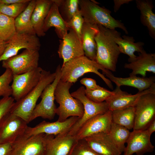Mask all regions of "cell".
<instances>
[{
    "mask_svg": "<svg viewBox=\"0 0 155 155\" xmlns=\"http://www.w3.org/2000/svg\"><path fill=\"white\" fill-rule=\"evenodd\" d=\"M53 3L52 0H36L31 20L35 33L38 36L45 35L42 30L43 26Z\"/></svg>",
    "mask_w": 155,
    "mask_h": 155,
    "instance_id": "cell-25",
    "label": "cell"
},
{
    "mask_svg": "<svg viewBox=\"0 0 155 155\" xmlns=\"http://www.w3.org/2000/svg\"><path fill=\"white\" fill-rule=\"evenodd\" d=\"M6 49L0 57V62L17 55L20 50L25 49L39 51L41 44L36 34L16 32L7 42Z\"/></svg>",
    "mask_w": 155,
    "mask_h": 155,
    "instance_id": "cell-12",
    "label": "cell"
},
{
    "mask_svg": "<svg viewBox=\"0 0 155 155\" xmlns=\"http://www.w3.org/2000/svg\"><path fill=\"white\" fill-rule=\"evenodd\" d=\"M39 54L38 51L25 49L19 54L2 62V67L9 69L13 75L27 72L37 68Z\"/></svg>",
    "mask_w": 155,
    "mask_h": 155,
    "instance_id": "cell-9",
    "label": "cell"
},
{
    "mask_svg": "<svg viewBox=\"0 0 155 155\" xmlns=\"http://www.w3.org/2000/svg\"><path fill=\"white\" fill-rule=\"evenodd\" d=\"M14 100L13 98L10 96L3 97L0 99V127L10 113Z\"/></svg>",
    "mask_w": 155,
    "mask_h": 155,
    "instance_id": "cell-37",
    "label": "cell"
},
{
    "mask_svg": "<svg viewBox=\"0 0 155 155\" xmlns=\"http://www.w3.org/2000/svg\"><path fill=\"white\" fill-rule=\"evenodd\" d=\"M98 31V25L84 22L82 32L81 42L84 55L96 61V45L95 36Z\"/></svg>",
    "mask_w": 155,
    "mask_h": 155,
    "instance_id": "cell-23",
    "label": "cell"
},
{
    "mask_svg": "<svg viewBox=\"0 0 155 155\" xmlns=\"http://www.w3.org/2000/svg\"><path fill=\"white\" fill-rule=\"evenodd\" d=\"M114 11L116 12L119 9L121 5L124 4H128L132 0H114Z\"/></svg>",
    "mask_w": 155,
    "mask_h": 155,
    "instance_id": "cell-41",
    "label": "cell"
},
{
    "mask_svg": "<svg viewBox=\"0 0 155 155\" xmlns=\"http://www.w3.org/2000/svg\"><path fill=\"white\" fill-rule=\"evenodd\" d=\"M150 136L147 130H134L130 133L127 142V146L123 151V155H143L154 150V146L150 140Z\"/></svg>",
    "mask_w": 155,
    "mask_h": 155,
    "instance_id": "cell-19",
    "label": "cell"
},
{
    "mask_svg": "<svg viewBox=\"0 0 155 155\" xmlns=\"http://www.w3.org/2000/svg\"><path fill=\"white\" fill-rule=\"evenodd\" d=\"M137 8L141 13L140 19L142 24L146 27L150 36L155 39V14L153 12V1L150 0H136Z\"/></svg>",
    "mask_w": 155,
    "mask_h": 155,
    "instance_id": "cell-27",
    "label": "cell"
},
{
    "mask_svg": "<svg viewBox=\"0 0 155 155\" xmlns=\"http://www.w3.org/2000/svg\"><path fill=\"white\" fill-rule=\"evenodd\" d=\"M7 42L0 39V57L3 53L7 46Z\"/></svg>",
    "mask_w": 155,
    "mask_h": 155,
    "instance_id": "cell-44",
    "label": "cell"
},
{
    "mask_svg": "<svg viewBox=\"0 0 155 155\" xmlns=\"http://www.w3.org/2000/svg\"><path fill=\"white\" fill-rule=\"evenodd\" d=\"M53 2L45 20L42 30L45 33L51 28L54 27L55 31L57 36L59 38L62 39L67 34L69 28L61 16L57 5Z\"/></svg>",
    "mask_w": 155,
    "mask_h": 155,
    "instance_id": "cell-24",
    "label": "cell"
},
{
    "mask_svg": "<svg viewBox=\"0 0 155 155\" xmlns=\"http://www.w3.org/2000/svg\"><path fill=\"white\" fill-rule=\"evenodd\" d=\"M135 112L134 107L113 111H112V122L124 127L129 130L133 129Z\"/></svg>",
    "mask_w": 155,
    "mask_h": 155,
    "instance_id": "cell-29",
    "label": "cell"
},
{
    "mask_svg": "<svg viewBox=\"0 0 155 155\" xmlns=\"http://www.w3.org/2000/svg\"><path fill=\"white\" fill-rule=\"evenodd\" d=\"M36 3L35 0H31L24 10L15 19L16 32L36 34L31 20Z\"/></svg>",
    "mask_w": 155,
    "mask_h": 155,
    "instance_id": "cell-28",
    "label": "cell"
},
{
    "mask_svg": "<svg viewBox=\"0 0 155 155\" xmlns=\"http://www.w3.org/2000/svg\"><path fill=\"white\" fill-rule=\"evenodd\" d=\"M146 130L151 136L152 134L155 131V119L150 123Z\"/></svg>",
    "mask_w": 155,
    "mask_h": 155,
    "instance_id": "cell-43",
    "label": "cell"
},
{
    "mask_svg": "<svg viewBox=\"0 0 155 155\" xmlns=\"http://www.w3.org/2000/svg\"><path fill=\"white\" fill-rule=\"evenodd\" d=\"M78 140L68 132L54 136L46 134L44 155H69Z\"/></svg>",
    "mask_w": 155,
    "mask_h": 155,
    "instance_id": "cell-17",
    "label": "cell"
},
{
    "mask_svg": "<svg viewBox=\"0 0 155 155\" xmlns=\"http://www.w3.org/2000/svg\"><path fill=\"white\" fill-rule=\"evenodd\" d=\"M115 41L118 46L120 53L128 55L129 63L134 61L137 57L134 53L137 52L141 53L144 50L143 46L144 43L142 42H135V40L132 36L123 35L122 38L119 32L115 38Z\"/></svg>",
    "mask_w": 155,
    "mask_h": 155,
    "instance_id": "cell-26",
    "label": "cell"
},
{
    "mask_svg": "<svg viewBox=\"0 0 155 155\" xmlns=\"http://www.w3.org/2000/svg\"><path fill=\"white\" fill-rule=\"evenodd\" d=\"M43 69L40 67L22 74L13 75L11 87L12 96L18 101L25 96L38 84Z\"/></svg>",
    "mask_w": 155,
    "mask_h": 155,
    "instance_id": "cell-11",
    "label": "cell"
},
{
    "mask_svg": "<svg viewBox=\"0 0 155 155\" xmlns=\"http://www.w3.org/2000/svg\"><path fill=\"white\" fill-rule=\"evenodd\" d=\"M28 124L20 117L10 113L0 127V143L14 142L24 135Z\"/></svg>",
    "mask_w": 155,
    "mask_h": 155,
    "instance_id": "cell-13",
    "label": "cell"
},
{
    "mask_svg": "<svg viewBox=\"0 0 155 155\" xmlns=\"http://www.w3.org/2000/svg\"><path fill=\"white\" fill-rule=\"evenodd\" d=\"M97 25L98 31L95 37L97 49L96 61L105 69L115 71L120 53L115 38L119 32L115 29Z\"/></svg>",
    "mask_w": 155,
    "mask_h": 155,
    "instance_id": "cell-1",
    "label": "cell"
},
{
    "mask_svg": "<svg viewBox=\"0 0 155 155\" xmlns=\"http://www.w3.org/2000/svg\"><path fill=\"white\" fill-rule=\"evenodd\" d=\"M58 53L64 65L74 58L84 55L81 41L72 29L69 28L63 38L59 40Z\"/></svg>",
    "mask_w": 155,
    "mask_h": 155,
    "instance_id": "cell-16",
    "label": "cell"
},
{
    "mask_svg": "<svg viewBox=\"0 0 155 155\" xmlns=\"http://www.w3.org/2000/svg\"><path fill=\"white\" fill-rule=\"evenodd\" d=\"M79 9L85 22L110 29L119 28L128 34L123 23L112 17L109 10L100 6L92 0H79Z\"/></svg>",
    "mask_w": 155,
    "mask_h": 155,
    "instance_id": "cell-5",
    "label": "cell"
},
{
    "mask_svg": "<svg viewBox=\"0 0 155 155\" xmlns=\"http://www.w3.org/2000/svg\"><path fill=\"white\" fill-rule=\"evenodd\" d=\"M16 32L15 19L0 13V39L7 42Z\"/></svg>",
    "mask_w": 155,
    "mask_h": 155,
    "instance_id": "cell-32",
    "label": "cell"
},
{
    "mask_svg": "<svg viewBox=\"0 0 155 155\" xmlns=\"http://www.w3.org/2000/svg\"><path fill=\"white\" fill-rule=\"evenodd\" d=\"M30 0H0V3L6 5L29 3Z\"/></svg>",
    "mask_w": 155,
    "mask_h": 155,
    "instance_id": "cell-42",
    "label": "cell"
},
{
    "mask_svg": "<svg viewBox=\"0 0 155 155\" xmlns=\"http://www.w3.org/2000/svg\"><path fill=\"white\" fill-rule=\"evenodd\" d=\"M29 3L9 5L0 3V13L15 19L24 10Z\"/></svg>",
    "mask_w": 155,
    "mask_h": 155,
    "instance_id": "cell-34",
    "label": "cell"
},
{
    "mask_svg": "<svg viewBox=\"0 0 155 155\" xmlns=\"http://www.w3.org/2000/svg\"><path fill=\"white\" fill-rule=\"evenodd\" d=\"M46 141L44 133L28 137L24 135L11 144L9 155H44Z\"/></svg>",
    "mask_w": 155,
    "mask_h": 155,
    "instance_id": "cell-10",
    "label": "cell"
},
{
    "mask_svg": "<svg viewBox=\"0 0 155 155\" xmlns=\"http://www.w3.org/2000/svg\"><path fill=\"white\" fill-rule=\"evenodd\" d=\"M13 75L11 71L6 69L0 76V97L10 96L12 94V90L10 84L12 81Z\"/></svg>",
    "mask_w": 155,
    "mask_h": 155,
    "instance_id": "cell-33",
    "label": "cell"
},
{
    "mask_svg": "<svg viewBox=\"0 0 155 155\" xmlns=\"http://www.w3.org/2000/svg\"><path fill=\"white\" fill-rule=\"evenodd\" d=\"M73 85V83L60 80L56 87L55 99L59 104L56 108V114L58 116L57 120L59 121H64L71 117L80 118L83 115L82 104L79 100L73 98L69 92V89Z\"/></svg>",
    "mask_w": 155,
    "mask_h": 155,
    "instance_id": "cell-4",
    "label": "cell"
},
{
    "mask_svg": "<svg viewBox=\"0 0 155 155\" xmlns=\"http://www.w3.org/2000/svg\"><path fill=\"white\" fill-rule=\"evenodd\" d=\"M84 22L79 9L70 20L66 23L68 27L73 30L81 41L82 30Z\"/></svg>",
    "mask_w": 155,
    "mask_h": 155,
    "instance_id": "cell-36",
    "label": "cell"
},
{
    "mask_svg": "<svg viewBox=\"0 0 155 155\" xmlns=\"http://www.w3.org/2000/svg\"><path fill=\"white\" fill-rule=\"evenodd\" d=\"M112 123V111L96 115L86 122L75 135L77 140L100 133H108Z\"/></svg>",
    "mask_w": 155,
    "mask_h": 155,
    "instance_id": "cell-14",
    "label": "cell"
},
{
    "mask_svg": "<svg viewBox=\"0 0 155 155\" xmlns=\"http://www.w3.org/2000/svg\"><path fill=\"white\" fill-rule=\"evenodd\" d=\"M124 67L132 70L129 76L140 74L145 77L147 72L155 73V54L147 53L144 50L134 61L125 63Z\"/></svg>",
    "mask_w": 155,
    "mask_h": 155,
    "instance_id": "cell-21",
    "label": "cell"
},
{
    "mask_svg": "<svg viewBox=\"0 0 155 155\" xmlns=\"http://www.w3.org/2000/svg\"><path fill=\"white\" fill-rule=\"evenodd\" d=\"M84 139L89 146L99 155H121L122 154L110 138L108 133L94 134Z\"/></svg>",
    "mask_w": 155,
    "mask_h": 155,
    "instance_id": "cell-20",
    "label": "cell"
},
{
    "mask_svg": "<svg viewBox=\"0 0 155 155\" xmlns=\"http://www.w3.org/2000/svg\"><path fill=\"white\" fill-rule=\"evenodd\" d=\"M108 71L96 61L84 55L74 58L62 65L60 80L65 82L75 83L84 74L93 73L99 76L108 87L113 90V87L111 81L104 75Z\"/></svg>",
    "mask_w": 155,
    "mask_h": 155,
    "instance_id": "cell-2",
    "label": "cell"
},
{
    "mask_svg": "<svg viewBox=\"0 0 155 155\" xmlns=\"http://www.w3.org/2000/svg\"><path fill=\"white\" fill-rule=\"evenodd\" d=\"M61 67L59 65L55 72L54 81L44 89L40 96L41 100L36 105L31 116L30 122L38 117L53 119L56 114L57 107L54 103V92L56 87L61 79Z\"/></svg>",
    "mask_w": 155,
    "mask_h": 155,
    "instance_id": "cell-6",
    "label": "cell"
},
{
    "mask_svg": "<svg viewBox=\"0 0 155 155\" xmlns=\"http://www.w3.org/2000/svg\"><path fill=\"white\" fill-rule=\"evenodd\" d=\"M134 107L135 121L133 129L146 130L155 119V92L141 96Z\"/></svg>",
    "mask_w": 155,
    "mask_h": 155,
    "instance_id": "cell-8",
    "label": "cell"
},
{
    "mask_svg": "<svg viewBox=\"0 0 155 155\" xmlns=\"http://www.w3.org/2000/svg\"><path fill=\"white\" fill-rule=\"evenodd\" d=\"M56 75L55 72L51 73L50 71L43 69L37 85L25 96L14 102L10 113L20 117L28 123H29L37 100L45 88L54 81Z\"/></svg>",
    "mask_w": 155,
    "mask_h": 155,
    "instance_id": "cell-3",
    "label": "cell"
},
{
    "mask_svg": "<svg viewBox=\"0 0 155 155\" xmlns=\"http://www.w3.org/2000/svg\"><path fill=\"white\" fill-rule=\"evenodd\" d=\"M69 155H99L93 150L84 139L78 140Z\"/></svg>",
    "mask_w": 155,
    "mask_h": 155,
    "instance_id": "cell-38",
    "label": "cell"
},
{
    "mask_svg": "<svg viewBox=\"0 0 155 155\" xmlns=\"http://www.w3.org/2000/svg\"><path fill=\"white\" fill-rule=\"evenodd\" d=\"M104 74L110 80L114 83L117 86H126L132 87L137 88L138 92L147 89L155 83V78L153 76L146 77L133 75L126 78L118 77L115 76L110 71Z\"/></svg>",
    "mask_w": 155,
    "mask_h": 155,
    "instance_id": "cell-22",
    "label": "cell"
},
{
    "mask_svg": "<svg viewBox=\"0 0 155 155\" xmlns=\"http://www.w3.org/2000/svg\"><path fill=\"white\" fill-rule=\"evenodd\" d=\"M12 145L9 143H0V155H9Z\"/></svg>",
    "mask_w": 155,
    "mask_h": 155,
    "instance_id": "cell-40",
    "label": "cell"
},
{
    "mask_svg": "<svg viewBox=\"0 0 155 155\" xmlns=\"http://www.w3.org/2000/svg\"><path fill=\"white\" fill-rule=\"evenodd\" d=\"M80 82L86 87V89L87 90H92L103 88L97 85L95 80L91 78H83L80 80Z\"/></svg>",
    "mask_w": 155,
    "mask_h": 155,
    "instance_id": "cell-39",
    "label": "cell"
},
{
    "mask_svg": "<svg viewBox=\"0 0 155 155\" xmlns=\"http://www.w3.org/2000/svg\"><path fill=\"white\" fill-rule=\"evenodd\" d=\"M130 133L129 130L125 127L112 122L108 134L115 145L122 153Z\"/></svg>",
    "mask_w": 155,
    "mask_h": 155,
    "instance_id": "cell-30",
    "label": "cell"
},
{
    "mask_svg": "<svg viewBox=\"0 0 155 155\" xmlns=\"http://www.w3.org/2000/svg\"><path fill=\"white\" fill-rule=\"evenodd\" d=\"M85 93L88 98L96 103L105 101L114 94L113 91H111L104 88L92 90H87L85 89Z\"/></svg>",
    "mask_w": 155,
    "mask_h": 155,
    "instance_id": "cell-35",
    "label": "cell"
},
{
    "mask_svg": "<svg viewBox=\"0 0 155 155\" xmlns=\"http://www.w3.org/2000/svg\"><path fill=\"white\" fill-rule=\"evenodd\" d=\"M85 89L84 87L81 86L71 94L73 98L81 102L84 108L83 115L68 132L71 135H75L83 125L89 119L97 115L104 113L109 110L108 104L105 101L96 103L88 98L85 95Z\"/></svg>",
    "mask_w": 155,
    "mask_h": 155,
    "instance_id": "cell-7",
    "label": "cell"
},
{
    "mask_svg": "<svg viewBox=\"0 0 155 155\" xmlns=\"http://www.w3.org/2000/svg\"><path fill=\"white\" fill-rule=\"evenodd\" d=\"M79 118L71 117L62 122L57 120L50 122L44 121L34 127L28 126L24 135L28 137L44 133L56 136L67 133Z\"/></svg>",
    "mask_w": 155,
    "mask_h": 155,
    "instance_id": "cell-15",
    "label": "cell"
},
{
    "mask_svg": "<svg viewBox=\"0 0 155 155\" xmlns=\"http://www.w3.org/2000/svg\"><path fill=\"white\" fill-rule=\"evenodd\" d=\"M58 5L59 13L64 20L69 21L79 9V0H52Z\"/></svg>",
    "mask_w": 155,
    "mask_h": 155,
    "instance_id": "cell-31",
    "label": "cell"
},
{
    "mask_svg": "<svg viewBox=\"0 0 155 155\" xmlns=\"http://www.w3.org/2000/svg\"><path fill=\"white\" fill-rule=\"evenodd\" d=\"M114 94L105 101L108 104V110H114L134 107L140 97L144 94L155 92V83L149 88L132 95L121 90L120 87L116 86L113 90Z\"/></svg>",
    "mask_w": 155,
    "mask_h": 155,
    "instance_id": "cell-18",
    "label": "cell"
}]
</instances>
